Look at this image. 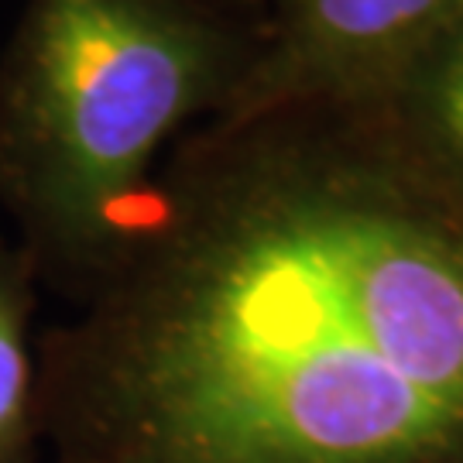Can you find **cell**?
<instances>
[{"mask_svg":"<svg viewBox=\"0 0 463 463\" xmlns=\"http://www.w3.org/2000/svg\"><path fill=\"white\" fill-rule=\"evenodd\" d=\"M206 4H216V7H223V11H233V14L261 17L268 0H206Z\"/></svg>","mask_w":463,"mask_h":463,"instance_id":"obj_6","label":"cell"},{"mask_svg":"<svg viewBox=\"0 0 463 463\" xmlns=\"http://www.w3.org/2000/svg\"><path fill=\"white\" fill-rule=\"evenodd\" d=\"M32 402V357L24 336V292L14 254L0 241V449L17 436Z\"/></svg>","mask_w":463,"mask_h":463,"instance_id":"obj_5","label":"cell"},{"mask_svg":"<svg viewBox=\"0 0 463 463\" xmlns=\"http://www.w3.org/2000/svg\"><path fill=\"white\" fill-rule=\"evenodd\" d=\"M378 97L463 189V4Z\"/></svg>","mask_w":463,"mask_h":463,"instance_id":"obj_4","label":"cell"},{"mask_svg":"<svg viewBox=\"0 0 463 463\" xmlns=\"http://www.w3.org/2000/svg\"><path fill=\"white\" fill-rule=\"evenodd\" d=\"M258 17L206 0H24L0 62V203L34 248L110 261L165 151L220 114Z\"/></svg>","mask_w":463,"mask_h":463,"instance_id":"obj_2","label":"cell"},{"mask_svg":"<svg viewBox=\"0 0 463 463\" xmlns=\"http://www.w3.org/2000/svg\"><path fill=\"white\" fill-rule=\"evenodd\" d=\"M463 0H268L244 80L220 114L381 93Z\"/></svg>","mask_w":463,"mask_h":463,"instance_id":"obj_3","label":"cell"},{"mask_svg":"<svg viewBox=\"0 0 463 463\" xmlns=\"http://www.w3.org/2000/svg\"><path fill=\"white\" fill-rule=\"evenodd\" d=\"M110 261L99 409L165 463H422L463 443V189L378 93L213 114Z\"/></svg>","mask_w":463,"mask_h":463,"instance_id":"obj_1","label":"cell"}]
</instances>
